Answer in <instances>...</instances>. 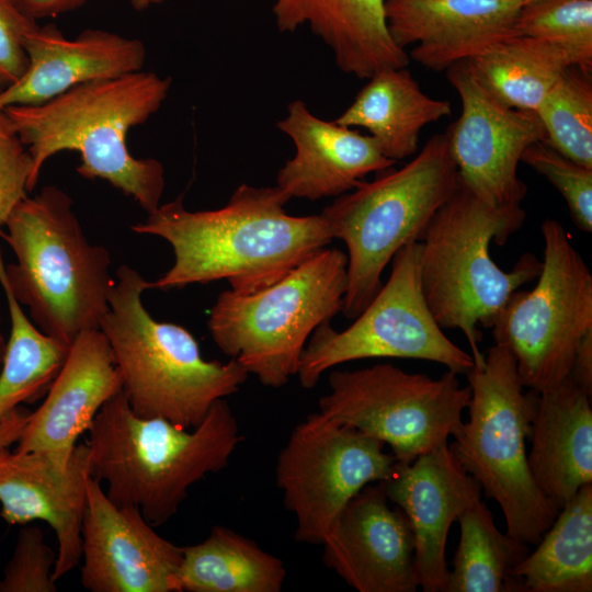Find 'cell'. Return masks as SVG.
<instances>
[{"label": "cell", "mask_w": 592, "mask_h": 592, "mask_svg": "<svg viewBox=\"0 0 592 592\" xmlns=\"http://www.w3.org/2000/svg\"><path fill=\"white\" fill-rule=\"evenodd\" d=\"M289 200L276 185L242 183L217 209L192 212L181 197L160 204L130 227L172 247L174 262L151 288L226 280L230 289L251 293L276 282L333 240L321 214L286 213Z\"/></svg>", "instance_id": "6da1fadb"}, {"label": "cell", "mask_w": 592, "mask_h": 592, "mask_svg": "<svg viewBox=\"0 0 592 592\" xmlns=\"http://www.w3.org/2000/svg\"><path fill=\"white\" fill-rule=\"evenodd\" d=\"M171 84L170 77L140 70L75 87L38 105L3 109L32 158L31 189L46 160L75 150L82 178L104 180L148 214L155 210L166 186L164 168L157 159L134 157L127 136L158 112Z\"/></svg>", "instance_id": "7a4b0ae2"}, {"label": "cell", "mask_w": 592, "mask_h": 592, "mask_svg": "<svg viewBox=\"0 0 592 592\" xmlns=\"http://www.w3.org/2000/svg\"><path fill=\"white\" fill-rule=\"evenodd\" d=\"M88 432L91 477L114 503L138 508L153 526L178 512L193 485L226 468L243 440L225 399L185 429L137 415L123 391L103 405Z\"/></svg>", "instance_id": "3957f363"}, {"label": "cell", "mask_w": 592, "mask_h": 592, "mask_svg": "<svg viewBox=\"0 0 592 592\" xmlns=\"http://www.w3.org/2000/svg\"><path fill=\"white\" fill-rule=\"evenodd\" d=\"M72 206L56 185L25 196L2 235L15 263L5 264L0 253V280L41 331L67 345L100 329L114 284L110 252L89 242Z\"/></svg>", "instance_id": "277c9868"}, {"label": "cell", "mask_w": 592, "mask_h": 592, "mask_svg": "<svg viewBox=\"0 0 592 592\" xmlns=\"http://www.w3.org/2000/svg\"><path fill=\"white\" fill-rule=\"evenodd\" d=\"M115 276L100 330L132 410L141 418L196 426L216 401L239 391L249 373L234 358L205 360L189 330L153 319L141 300L151 282L137 270L123 264Z\"/></svg>", "instance_id": "5b68a950"}, {"label": "cell", "mask_w": 592, "mask_h": 592, "mask_svg": "<svg viewBox=\"0 0 592 592\" xmlns=\"http://www.w3.org/2000/svg\"><path fill=\"white\" fill-rule=\"evenodd\" d=\"M525 217L521 206L488 205L459 182L420 239V281L426 304L442 329L463 332L474 365L485 362L478 325L490 328L510 295L540 272L542 261L531 252L522 254L509 272L490 255L491 242L505 243Z\"/></svg>", "instance_id": "8992f818"}, {"label": "cell", "mask_w": 592, "mask_h": 592, "mask_svg": "<svg viewBox=\"0 0 592 592\" xmlns=\"http://www.w3.org/2000/svg\"><path fill=\"white\" fill-rule=\"evenodd\" d=\"M337 196L321 215L348 249L342 314L354 319L382 286V274L403 246L420 241L430 220L459 185L445 133L431 137L400 169L384 170Z\"/></svg>", "instance_id": "52a82bcc"}, {"label": "cell", "mask_w": 592, "mask_h": 592, "mask_svg": "<svg viewBox=\"0 0 592 592\" xmlns=\"http://www.w3.org/2000/svg\"><path fill=\"white\" fill-rule=\"evenodd\" d=\"M468 420L452 435L449 451L503 512L506 534L536 545L558 510L533 479L526 453L536 392L524 389L511 352L494 343L482 365L467 373Z\"/></svg>", "instance_id": "ba28073f"}, {"label": "cell", "mask_w": 592, "mask_h": 592, "mask_svg": "<svg viewBox=\"0 0 592 592\" xmlns=\"http://www.w3.org/2000/svg\"><path fill=\"white\" fill-rule=\"evenodd\" d=\"M346 269V253L326 247L266 287L221 292L207 320L215 344L263 386L283 387L316 328L342 312Z\"/></svg>", "instance_id": "9c48e42d"}, {"label": "cell", "mask_w": 592, "mask_h": 592, "mask_svg": "<svg viewBox=\"0 0 592 592\" xmlns=\"http://www.w3.org/2000/svg\"><path fill=\"white\" fill-rule=\"evenodd\" d=\"M544 254L535 286L515 291L492 325L494 343L514 357L523 386L535 392L569 377L582 339L592 331V274L556 219L542 224Z\"/></svg>", "instance_id": "30bf717a"}, {"label": "cell", "mask_w": 592, "mask_h": 592, "mask_svg": "<svg viewBox=\"0 0 592 592\" xmlns=\"http://www.w3.org/2000/svg\"><path fill=\"white\" fill-rule=\"evenodd\" d=\"M328 383L318 411L389 445L398 463L446 445L470 399L452 371L432 378L389 363L332 371Z\"/></svg>", "instance_id": "8fae6325"}, {"label": "cell", "mask_w": 592, "mask_h": 592, "mask_svg": "<svg viewBox=\"0 0 592 592\" xmlns=\"http://www.w3.org/2000/svg\"><path fill=\"white\" fill-rule=\"evenodd\" d=\"M420 241L403 246L391 259L385 284L346 329L325 322L310 335L296 375L314 388L328 369L356 360H425L456 374L474 366L471 354L453 343L432 315L420 281Z\"/></svg>", "instance_id": "7c38bea8"}, {"label": "cell", "mask_w": 592, "mask_h": 592, "mask_svg": "<svg viewBox=\"0 0 592 592\" xmlns=\"http://www.w3.org/2000/svg\"><path fill=\"white\" fill-rule=\"evenodd\" d=\"M385 444L319 411L292 431L281 449L275 481L296 520L295 540L321 545L348 502L365 486L388 480L396 459Z\"/></svg>", "instance_id": "4fadbf2b"}, {"label": "cell", "mask_w": 592, "mask_h": 592, "mask_svg": "<svg viewBox=\"0 0 592 592\" xmlns=\"http://www.w3.org/2000/svg\"><path fill=\"white\" fill-rule=\"evenodd\" d=\"M462 112L445 132L459 182L494 207L521 206L527 187L517 175L525 149L545 140L536 112L509 107L488 93L466 62L446 69Z\"/></svg>", "instance_id": "5bb4252c"}, {"label": "cell", "mask_w": 592, "mask_h": 592, "mask_svg": "<svg viewBox=\"0 0 592 592\" xmlns=\"http://www.w3.org/2000/svg\"><path fill=\"white\" fill-rule=\"evenodd\" d=\"M141 511L118 505L87 481L80 581L91 592H181L182 547L160 536Z\"/></svg>", "instance_id": "9a60e30c"}, {"label": "cell", "mask_w": 592, "mask_h": 592, "mask_svg": "<svg viewBox=\"0 0 592 592\" xmlns=\"http://www.w3.org/2000/svg\"><path fill=\"white\" fill-rule=\"evenodd\" d=\"M380 483L365 486L342 509L321 545L323 563L358 592H415L414 537L406 514Z\"/></svg>", "instance_id": "2e32d148"}, {"label": "cell", "mask_w": 592, "mask_h": 592, "mask_svg": "<svg viewBox=\"0 0 592 592\" xmlns=\"http://www.w3.org/2000/svg\"><path fill=\"white\" fill-rule=\"evenodd\" d=\"M90 476L87 444H77L67 463L44 452L0 449V515L12 525L39 520L54 530L55 581L81 559V527Z\"/></svg>", "instance_id": "e0dca14e"}, {"label": "cell", "mask_w": 592, "mask_h": 592, "mask_svg": "<svg viewBox=\"0 0 592 592\" xmlns=\"http://www.w3.org/2000/svg\"><path fill=\"white\" fill-rule=\"evenodd\" d=\"M379 483L389 501L409 520L419 588L424 592H445L448 532L459 514L481 498L479 485L460 466L448 444L412 462H396L390 478Z\"/></svg>", "instance_id": "ac0fdd59"}, {"label": "cell", "mask_w": 592, "mask_h": 592, "mask_svg": "<svg viewBox=\"0 0 592 592\" xmlns=\"http://www.w3.org/2000/svg\"><path fill=\"white\" fill-rule=\"evenodd\" d=\"M530 0H385L389 34L409 58L442 71L517 35L516 21Z\"/></svg>", "instance_id": "d6986e66"}, {"label": "cell", "mask_w": 592, "mask_h": 592, "mask_svg": "<svg viewBox=\"0 0 592 592\" xmlns=\"http://www.w3.org/2000/svg\"><path fill=\"white\" fill-rule=\"evenodd\" d=\"M122 389V378L103 332L82 331L69 345L45 400L31 411L14 451L49 453L67 463L79 436L88 431L103 405Z\"/></svg>", "instance_id": "ffe728a7"}, {"label": "cell", "mask_w": 592, "mask_h": 592, "mask_svg": "<svg viewBox=\"0 0 592 592\" xmlns=\"http://www.w3.org/2000/svg\"><path fill=\"white\" fill-rule=\"evenodd\" d=\"M29 67L0 92V110L38 105L84 83L143 70L147 48L138 38L88 29L67 38L54 24L35 26L23 38Z\"/></svg>", "instance_id": "44dd1931"}, {"label": "cell", "mask_w": 592, "mask_h": 592, "mask_svg": "<svg viewBox=\"0 0 592 592\" xmlns=\"http://www.w3.org/2000/svg\"><path fill=\"white\" fill-rule=\"evenodd\" d=\"M277 128L295 147L293 158L278 170L275 184L289 198L340 196L367 174L396 163L382 153L369 135L316 116L301 100L288 104Z\"/></svg>", "instance_id": "7402d4cb"}, {"label": "cell", "mask_w": 592, "mask_h": 592, "mask_svg": "<svg viewBox=\"0 0 592 592\" xmlns=\"http://www.w3.org/2000/svg\"><path fill=\"white\" fill-rule=\"evenodd\" d=\"M528 439L533 479L559 511L592 483L591 395L570 377L536 392Z\"/></svg>", "instance_id": "603a6c76"}, {"label": "cell", "mask_w": 592, "mask_h": 592, "mask_svg": "<svg viewBox=\"0 0 592 592\" xmlns=\"http://www.w3.org/2000/svg\"><path fill=\"white\" fill-rule=\"evenodd\" d=\"M272 11L281 32L308 25L331 49L337 66L358 79L410 62L389 34L385 0H275Z\"/></svg>", "instance_id": "cb8c5ba5"}, {"label": "cell", "mask_w": 592, "mask_h": 592, "mask_svg": "<svg viewBox=\"0 0 592 592\" xmlns=\"http://www.w3.org/2000/svg\"><path fill=\"white\" fill-rule=\"evenodd\" d=\"M451 113V102L424 93L406 67L385 68L368 78L334 122L367 129L382 153L397 162L417 152L426 125Z\"/></svg>", "instance_id": "d4e9b609"}, {"label": "cell", "mask_w": 592, "mask_h": 592, "mask_svg": "<svg viewBox=\"0 0 592 592\" xmlns=\"http://www.w3.org/2000/svg\"><path fill=\"white\" fill-rule=\"evenodd\" d=\"M512 578L515 592L592 591V483L559 510Z\"/></svg>", "instance_id": "484cf974"}, {"label": "cell", "mask_w": 592, "mask_h": 592, "mask_svg": "<svg viewBox=\"0 0 592 592\" xmlns=\"http://www.w3.org/2000/svg\"><path fill=\"white\" fill-rule=\"evenodd\" d=\"M182 553L181 592H280L287 574L280 558L221 525Z\"/></svg>", "instance_id": "4316f807"}, {"label": "cell", "mask_w": 592, "mask_h": 592, "mask_svg": "<svg viewBox=\"0 0 592 592\" xmlns=\"http://www.w3.org/2000/svg\"><path fill=\"white\" fill-rule=\"evenodd\" d=\"M465 62L478 83L499 102L533 112L572 67L561 48L524 35L501 41Z\"/></svg>", "instance_id": "83f0119b"}, {"label": "cell", "mask_w": 592, "mask_h": 592, "mask_svg": "<svg viewBox=\"0 0 592 592\" xmlns=\"http://www.w3.org/2000/svg\"><path fill=\"white\" fill-rule=\"evenodd\" d=\"M457 521L460 538L445 592H515L512 570L528 554L527 545L497 528L481 498Z\"/></svg>", "instance_id": "f1b7e54d"}, {"label": "cell", "mask_w": 592, "mask_h": 592, "mask_svg": "<svg viewBox=\"0 0 592 592\" xmlns=\"http://www.w3.org/2000/svg\"><path fill=\"white\" fill-rule=\"evenodd\" d=\"M9 316L10 334L0 371V420L22 402L48 390L62 367L69 345L41 331L0 280Z\"/></svg>", "instance_id": "f546056e"}, {"label": "cell", "mask_w": 592, "mask_h": 592, "mask_svg": "<svg viewBox=\"0 0 592 592\" xmlns=\"http://www.w3.org/2000/svg\"><path fill=\"white\" fill-rule=\"evenodd\" d=\"M536 114L548 145L592 169L591 72L569 67L544 96Z\"/></svg>", "instance_id": "4dcf8cb0"}, {"label": "cell", "mask_w": 592, "mask_h": 592, "mask_svg": "<svg viewBox=\"0 0 592 592\" xmlns=\"http://www.w3.org/2000/svg\"><path fill=\"white\" fill-rule=\"evenodd\" d=\"M517 35L561 48L571 65L592 69V0H530L516 21Z\"/></svg>", "instance_id": "1f68e13d"}, {"label": "cell", "mask_w": 592, "mask_h": 592, "mask_svg": "<svg viewBox=\"0 0 592 592\" xmlns=\"http://www.w3.org/2000/svg\"><path fill=\"white\" fill-rule=\"evenodd\" d=\"M521 162L545 177L565 198L574 225L592 232V169L567 158L545 140L528 146Z\"/></svg>", "instance_id": "d6a6232c"}, {"label": "cell", "mask_w": 592, "mask_h": 592, "mask_svg": "<svg viewBox=\"0 0 592 592\" xmlns=\"http://www.w3.org/2000/svg\"><path fill=\"white\" fill-rule=\"evenodd\" d=\"M57 553L46 544L43 531L24 524L0 579V592H56L53 578Z\"/></svg>", "instance_id": "836d02e7"}, {"label": "cell", "mask_w": 592, "mask_h": 592, "mask_svg": "<svg viewBox=\"0 0 592 592\" xmlns=\"http://www.w3.org/2000/svg\"><path fill=\"white\" fill-rule=\"evenodd\" d=\"M32 167L27 148L0 110V236L13 208L32 191Z\"/></svg>", "instance_id": "e575fe53"}, {"label": "cell", "mask_w": 592, "mask_h": 592, "mask_svg": "<svg viewBox=\"0 0 592 592\" xmlns=\"http://www.w3.org/2000/svg\"><path fill=\"white\" fill-rule=\"evenodd\" d=\"M11 0H0V87L18 82L29 67L24 35L37 26Z\"/></svg>", "instance_id": "d590c367"}, {"label": "cell", "mask_w": 592, "mask_h": 592, "mask_svg": "<svg viewBox=\"0 0 592 592\" xmlns=\"http://www.w3.org/2000/svg\"><path fill=\"white\" fill-rule=\"evenodd\" d=\"M18 9L37 21L38 19L53 18L82 7L88 0H11Z\"/></svg>", "instance_id": "8d00e7d4"}, {"label": "cell", "mask_w": 592, "mask_h": 592, "mask_svg": "<svg viewBox=\"0 0 592 592\" xmlns=\"http://www.w3.org/2000/svg\"><path fill=\"white\" fill-rule=\"evenodd\" d=\"M569 377L592 395V331L582 339L576 352Z\"/></svg>", "instance_id": "74e56055"}, {"label": "cell", "mask_w": 592, "mask_h": 592, "mask_svg": "<svg viewBox=\"0 0 592 592\" xmlns=\"http://www.w3.org/2000/svg\"><path fill=\"white\" fill-rule=\"evenodd\" d=\"M31 411L18 407L0 420V449L16 443Z\"/></svg>", "instance_id": "f35d334b"}, {"label": "cell", "mask_w": 592, "mask_h": 592, "mask_svg": "<svg viewBox=\"0 0 592 592\" xmlns=\"http://www.w3.org/2000/svg\"><path fill=\"white\" fill-rule=\"evenodd\" d=\"M132 7L137 11H143L145 9H148L152 5L160 4L164 2L166 0H129Z\"/></svg>", "instance_id": "ab89813d"}, {"label": "cell", "mask_w": 592, "mask_h": 592, "mask_svg": "<svg viewBox=\"0 0 592 592\" xmlns=\"http://www.w3.org/2000/svg\"><path fill=\"white\" fill-rule=\"evenodd\" d=\"M0 326H1V311H0ZM5 349H7V340L3 337V333H2L1 328H0V371H1V367H2V364H3Z\"/></svg>", "instance_id": "60d3db41"}, {"label": "cell", "mask_w": 592, "mask_h": 592, "mask_svg": "<svg viewBox=\"0 0 592 592\" xmlns=\"http://www.w3.org/2000/svg\"><path fill=\"white\" fill-rule=\"evenodd\" d=\"M3 89L0 87V92L2 91Z\"/></svg>", "instance_id": "b9f144b4"}]
</instances>
